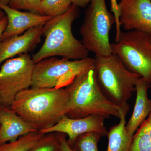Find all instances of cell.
<instances>
[{"label":"cell","mask_w":151,"mask_h":151,"mask_svg":"<svg viewBox=\"0 0 151 151\" xmlns=\"http://www.w3.org/2000/svg\"><path fill=\"white\" fill-rule=\"evenodd\" d=\"M38 132L10 107L0 104V145L16 141L30 132Z\"/></svg>","instance_id":"obj_13"},{"label":"cell","mask_w":151,"mask_h":151,"mask_svg":"<svg viewBox=\"0 0 151 151\" xmlns=\"http://www.w3.org/2000/svg\"><path fill=\"white\" fill-rule=\"evenodd\" d=\"M111 12L113 13L115 19V24L116 26V35L115 42L118 41L120 35L122 32L121 26L119 21V3L117 0H111Z\"/></svg>","instance_id":"obj_22"},{"label":"cell","mask_w":151,"mask_h":151,"mask_svg":"<svg viewBox=\"0 0 151 151\" xmlns=\"http://www.w3.org/2000/svg\"><path fill=\"white\" fill-rule=\"evenodd\" d=\"M66 137L67 136L65 134L60 133L61 151H73L68 143Z\"/></svg>","instance_id":"obj_23"},{"label":"cell","mask_w":151,"mask_h":151,"mask_svg":"<svg viewBox=\"0 0 151 151\" xmlns=\"http://www.w3.org/2000/svg\"><path fill=\"white\" fill-rule=\"evenodd\" d=\"M114 24L115 17L105 0H90L80 29L81 42L88 51L100 56L112 54L109 33Z\"/></svg>","instance_id":"obj_5"},{"label":"cell","mask_w":151,"mask_h":151,"mask_svg":"<svg viewBox=\"0 0 151 151\" xmlns=\"http://www.w3.org/2000/svg\"><path fill=\"white\" fill-rule=\"evenodd\" d=\"M129 109L128 103L120 106V122L108 131V145L105 151H130L133 138L128 135L126 130V115Z\"/></svg>","instance_id":"obj_15"},{"label":"cell","mask_w":151,"mask_h":151,"mask_svg":"<svg viewBox=\"0 0 151 151\" xmlns=\"http://www.w3.org/2000/svg\"><path fill=\"white\" fill-rule=\"evenodd\" d=\"M68 104L65 88L31 87L18 93L10 108L40 132L53 127L66 115Z\"/></svg>","instance_id":"obj_1"},{"label":"cell","mask_w":151,"mask_h":151,"mask_svg":"<svg viewBox=\"0 0 151 151\" xmlns=\"http://www.w3.org/2000/svg\"><path fill=\"white\" fill-rule=\"evenodd\" d=\"M111 47L112 53L119 57L128 70L150 84L151 35L137 30L122 32L119 41L111 43Z\"/></svg>","instance_id":"obj_7"},{"label":"cell","mask_w":151,"mask_h":151,"mask_svg":"<svg viewBox=\"0 0 151 151\" xmlns=\"http://www.w3.org/2000/svg\"><path fill=\"white\" fill-rule=\"evenodd\" d=\"M150 88H151V81L150 84Z\"/></svg>","instance_id":"obj_29"},{"label":"cell","mask_w":151,"mask_h":151,"mask_svg":"<svg viewBox=\"0 0 151 151\" xmlns=\"http://www.w3.org/2000/svg\"><path fill=\"white\" fill-rule=\"evenodd\" d=\"M27 151H61L59 132L45 134Z\"/></svg>","instance_id":"obj_20"},{"label":"cell","mask_w":151,"mask_h":151,"mask_svg":"<svg viewBox=\"0 0 151 151\" xmlns=\"http://www.w3.org/2000/svg\"><path fill=\"white\" fill-rule=\"evenodd\" d=\"M72 4L71 0H41V12L42 15L54 17L67 12Z\"/></svg>","instance_id":"obj_18"},{"label":"cell","mask_w":151,"mask_h":151,"mask_svg":"<svg viewBox=\"0 0 151 151\" xmlns=\"http://www.w3.org/2000/svg\"><path fill=\"white\" fill-rule=\"evenodd\" d=\"M35 65L28 53L6 60L0 68V104L10 107L18 93L31 87Z\"/></svg>","instance_id":"obj_8"},{"label":"cell","mask_w":151,"mask_h":151,"mask_svg":"<svg viewBox=\"0 0 151 151\" xmlns=\"http://www.w3.org/2000/svg\"><path fill=\"white\" fill-rule=\"evenodd\" d=\"M119 7L121 27L151 35V0H120Z\"/></svg>","instance_id":"obj_10"},{"label":"cell","mask_w":151,"mask_h":151,"mask_svg":"<svg viewBox=\"0 0 151 151\" xmlns=\"http://www.w3.org/2000/svg\"><path fill=\"white\" fill-rule=\"evenodd\" d=\"M104 116L93 114L80 119H72L65 115L53 127L40 132L43 134L52 132H59L65 134L68 137V143L71 146L80 135L97 132L102 137L107 136L108 131L105 127Z\"/></svg>","instance_id":"obj_9"},{"label":"cell","mask_w":151,"mask_h":151,"mask_svg":"<svg viewBox=\"0 0 151 151\" xmlns=\"http://www.w3.org/2000/svg\"><path fill=\"white\" fill-rule=\"evenodd\" d=\"M78 7L72 4L65 13L52 18L43 26L45 37L41 48L33 55L35 63L48 58L60 56L69 60L87 58L89 51L73 36V22L78 17Z\"/></svg>","instance_id":"obj_2"},{"label":"cell","mask_w":151,"mask_h":151,"mask_svg":"<svg viewBox=\"0 0 151 151\" xmlns=\"http://www.w3.org/2000/svg\"><path fill=\"white\" fill-rule=\"evenodd\" d=\"M150 84L141 77L136 86V99L134 111L129 122L126 125L127 134L133 138L142 124L151 112V100L148 97Z\"/></svg>","instance_id":"obj_14"},{"label":"cell","mask_w":151,"mask_h":151,"mask_svg":"<svg viewBox=\"0 0 151 151\" xmlns=\"http://www.w3.org/2000/svg\"><path fill=\"white\" fill-rule=\"evenodd\" d=\"M72 4L78 7L85 8L89 4L90 0H71Z\"/></svg>","instance_id":"obj_24"},{"label":"cell","mask_w":151,"mask_h":151,"mask_svg":"<svg viewBox=\"0 0 151 151\" xmlns=\"http://www.w3.org/2000/svg\"><path fill=\"white\" fill-rule=\"evenodd\" d=\"M130 151H151V126L147 119L133 136Z\"/></svg>","instance_id":"obj_17"},{"label":"cell","mask_w":151,"mask_h":151,"mask_svg":"<svg viewBox=\"0 0 151 151\" xmlns=\"http://www.w3.org/2000/svg\"><path fill=\"white\" fill-rule=\"evenodd\" d=\"M41 1V0H9L8 5L10 7L17 10L27 11L42 14L40 9Z\"/></svg>","instance_id":"obj_21"},{"label":"cell","mask_w":151,"mask_h":151,"mask_svg":"<svg viewBox=\"0 0 151 151\" xmlns=\"http://www.w3.org/2000/svg\"><path fill=\"white\" fill-rule=\"evenodd\" d=\"M147 121L148 122L149 124L151 126V112L150 113V115H149L147 119Z\"/></svg>","instance_id":"obj_27"},{"label":"cell","mask_w":151,"mask_h":151,"mask_svg":"<svg viewBox=\"0 0 151 151\" xmlns=\"http://www.w3.org/2000/svg\"><path fill=\"white\" fill-rule=\"evenodd\" d=\"M8 24V18L6 16L3 17L2 19L0 20V40L3 32L5 30Z\"/></svg>","instance_id":"obj_25"},{"label":"cell","mask_w":151,"mask_h":151,"mask_svg":"<svg viewBox=\"0 0 151 151\" xmlns=\"http://www.w3.org/2000/svg\"><path fill=\"white\" fill-rule=\"evenodd\" d=\"M2 2L5 3L6 4H8L9 0H0Z\"/></svg>","instance_id":"obj_28"},{"label":"cell","mask_w":151,"mask_h":151,"mask_svg":"<svg viewBox=\"0 0 151 151\" xmlns=\"http://www.w3.org/2000/svg\"><path fill=\"white\" fill-rule=\"evenodd\" d=\"M94 68V59L71 60L55 57L48 58L35 63L33 75L32 88H62L74 78Z\"/></svg>","instance_id":"obj_6"},{"label":"cell","mask_w":151,"mask_h":151,"mask_svg":"<svg viewBox=\"0 0 151 151\" xmlns=\"http://www.w3.org/2000/svg\"><path fill=\"white\" fill-rule=\"evenodd\" d=\"M43 26L27 30L20 35L14 36L0 42V64L16 55L26 54L40 42Z\"/></svg>","instance_id":"obj_12"},{"label":"cell","mask_w":151,"mask_h":151,"mask_svg":"<svg viewBox=\"0 0 151 151\" xmlns=\"http://www.w3.org/2000/svg\"><path fill=\"white\" fill-rule=\"evenodd\" d=\"M101 136L97 132L80 135L70 146L73 151H99L98 143Z\"/></svg>","instance_id":"obj_19"},{"label":"cell","mask_w":151,"mask_h":151,"mask_svg":"<svg viewBox=\"0 0 151 151\" xmlns=\"http://www.w3.org/2000/svg\"><path fill=\"white\" fill-rule=\"evenodd\" d=\"M0 8L5 13L8 18L7 25L0 42L11 37L20 35L32 28L43 26L47 22L53 18L31 12L14 9L1 1Z\"/></svg>","instance_id":"obj_11"},{"label":"cell","mask_w":151,"mask_h":151,"mask_svg":"<svg viewBox=\"0 0 151 151\" xmlns=\"http://www.w3.org/2000/svg\"><path fill=\"white\" fill-rule=\"evenodd\" d=\"M94 68L100 89L110 101L119 106L128 104L141 76L125 67L119 57L95 55Z\"/></svg>","instance_id":"obj_4"},{"label":"cell","mask_w":151,"mask_h":151,"mask_svg":"<svg viewBox=\"0 0 151 151\" xmlns=\"http://www.w3.org/2000/svg\"><path fill=\"white\" fill-rule=\"evenodd\" d=\"M65 88L69 97L66 115L69 118L80 119L97 114L106 119L111 116L120 119V106L110 101L102 92L95 68L76 76Z\"/></svg>","instance_id":"obj_3"},{"label":"cell","mask_w":151,"mask_h":151,"mask_svg":"<svg viewBox=\"0 0 151 151\" xmlns=\"http://www.w3.org/2000/svg\"><path fill=\"white\" fill-rule=\"evenodd\" d=\"M44 134L39 132H30L14 142L0 145V151H27Z\"/></svg>","instance_id":"obj_16"},{"label":"cell","mask_w":151,"mask_h":151,"mask_svg":"<svg viewBox=\"0 0 151 151\" xmlns=\"http://www.w3.org/2000/svg\"><path fill=\"white\" fill-rule=\"evenodd\" d=\"M6 15L5 13L0 8V20Z\"/></svg>","instance_id":"obj_26"}]
</instances>
